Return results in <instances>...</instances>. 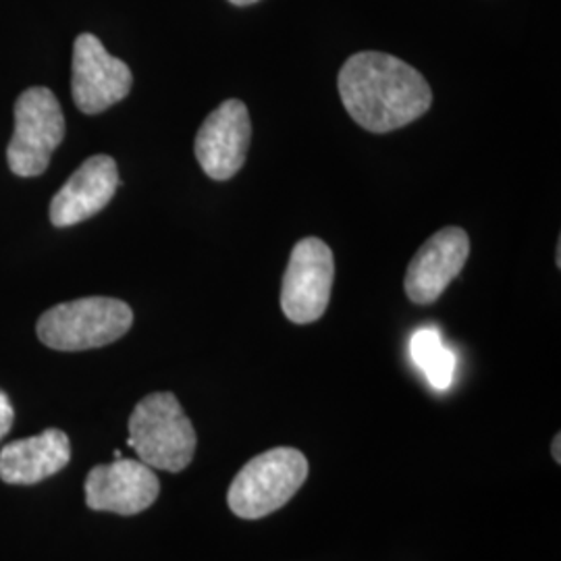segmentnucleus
Listing matches in <instances>:
<instances>
[{"label": "nucleus", "mask_w": 561, "mask_h": 561, "mask_svg": "<svg viewBox=\"0 0 561 561\" xmlns=\"http://www.w3.org/2000/svg\"><path fill=\"white\" fill-rule=\"evenodd\" d=\"M350 117L373 134H387L421 119L433 104L428 81L412 65L385 53H358L337 78Z\"/></svg>", "instance_id": "1"}, {"label": "nucleus", "mask_w": 561, "mask_h": 561, "mask_svg": "<svg viewBox=\"0 0 561 561\" xmlns=\"http://www.w3.org/2000/svg\"><path fill=\"white\" fill-rule=\"evenodd\" d=\"M196 431L173 393H150L129 416L127 445L152 470L181 472L196 454Z\"/></svg>", "instance_id": "2"}, {"label": "nucleus", "mask_w": 561, "mask_h": 561, "mask_svg": "<svg viewBox=\"0 0 561 561\" xmlns=\"http://www.w3.org/2000/svg\"><path fill=\"white\" fill-rule=\"evenodd\" d=\"M308 479V460L294 447H277L248 461L229 486L227 503L243 520L280 510Z\"/></svg>", "instance_id": "3"}, {"label": "nucleus", "mask_w": 561, "mask_h": 561, "mask_svg": "<svg viewBox=\"0 0 561 561\" xmlns=\"http://www.w3.org/2000/svg\"><path fill=\"white\" fill-rule=\"evenodd\" d=\"M134 324V312L115 298H81L46 310L38 321L42 343L57 352H83L121 340Z\"/></svg>", "instance_id": "4"}, {"label": "nucleus", "mask_w": 561, "mask_h": 561, "mask_svg": "<svg viewBox=\"0 0 561 561\" xmlns=\"http://www.w3.org/2000/svg\"><path fill=\"white\" fill-rule=\"evenodd\" d=\"M65 138V117L48 88H30L15 102V131L7 148L9 169L20 178H38Z\"/></svg>", "instance_id": "5"}, {"label": "nucleus", "mask_w": 561, "mask_h": 561, "mask_svg": "<svg viewBox=\"0 0 561 561\" xmlns=\"http://www.w3.org/2000/svg\"><path fill=\"white\" fill-rule=\"evenodd\" d=\"M335 279L333 250L319 238H304L291 250L283 275L280 308L296 324L319 321L327 312Z\"/></svg>", "instance_id": "6"}, {"label": "nucleus", "mask_w": 561, "mask_h": 561, "mask_svg": "<svg viewBox=\"0 0 561 561\" xmlns=\"http://www.w3.org/2000/svg\"><path fill=\"white\" fill-rule=\"evenodd\" d=\"M131 69L123 60L108 55V50L96 36H78L73 44L71 92L81 113H104L131 92Z\"/></svg>", "instance_id": "7"}, {"label": "nucleus", "mask_w": 561, "mask_h": 561, "mask_svg": "<svg viewBox=\"0 0 561 561\" xmlns=\"http://www.w3.org/2000/svg\"><path fill=\"white\" fill-rule=\"evenodd\" d=\"M252 123L248 106L238 99L219 104L202 123L196 136V159L202 171L215 181L238 175L248 159Z\"/></svg>", "instance_id": "8"}, {"label": "nucleus", "mask_w": 561, "mask_h": 561, "mask_svg": "<svg viewBox=\"0 0 561 561\" xmlns=\"http://www.w3.org/2000/svg\"><path fill=\"white\" fill-rule=\"evenodd\" d=\"M161 482L154 470L140 460L117 458L90 470L85 479V503L96 512L136 516L159 500Z\"/></svg>", "instance_id": "9"}, {"label": "nucleus", "mask_w": 561, "mask_h": 561, "mask_svg": "<svg viewBox=\"0 0 561 561\" xmlns=\"http://www.w3.org/2000/svg\"><path fill=\"white\" fill-rule=\"evenodd\" d=\"M470 256V238L460 227H445L424 241L405 273V294L414 304L439 300Z\"/></svg>", "instance_id": "10"}, {"label": "nucleus", "mask_w": 561, "mask_h": 561, "mask_svg": "<svg viewBox=\"0 0 561 561\" xmlns=\"http://www.w3.org/2000/svg\"><path fill=\"white\" fill-rule=\"evenodd\" d=\"M119 183L117 162L106 154L90 157L50 202V222L55 227H71L92 219L113 201Z\"/></svg>", "instance_id": "11"}, {"label": "nucleus", "mask_w": 561, "mask_h": 561, "mask_svg": "<svg viewBox=\"0 0 561 561\" xmlns=\"http://www.w3.org/2000/svg\"><path fill=\"white\" fill-rule=\"evenodd\" d=\"M69 460V437L59 428H46L38 437L2 447L0 479L9 484H34L60 472Z\"/></svg>", "instance_id": "12"}, {"label": "nucleus", "mask_w": 561, "mask_h": 561, "mask_svg": "<svg viewBox=\"0 0 561 561\" xmlns=\"http://www.w3.org/2000/svg\"><path fill=\"white\" fill-rule=\"evenodd\" d=\"M410 354L435 389L445 391L451 387L456 373V356L451 350L445 347L442 333L437 329L416 331L410 341Z\"/></svg>", "instance_id": "13"}, {"label": "nucleus", "mask_w": 561, "mask_h": 561, "mask_svg": "<svg viewBox=\"0 0 561 561\" xmlns=\"http://www.w3.org/2000/svg\"><path fill=\"white\" fill-rule=\"evenodd\" d=\"M15 421V410H13V403L7 398L4 391H0V442L7 437V433L11 431Z\"/></svg>", "instance_id": "14"}, {"label": "nucleus", "mask_w": 561, "mask_h": 561, "mask_svg": "<svg viewBox=\"0 0 561 561\" xmlns=\"http://www.w3.org/2000/svg\"><path fill=\"white\" fill-rule=\"evenodd\" d=\"M561 439H560V435H558V437H556V442H553V447H551V451H553V458H556V461H558V463H561Z\"/></svg>", "instance_id": "15"}, {"label": "nucleus", "mask_w": 561, "mask_h": 561, "mask_svg": "<svg viewBox=\"0 0 561 561\" xmlns=\"http://www.w3.org/2000/svg\"><path fill=\"white\" fill-rule=\"evenodd\" d=\"M231 4H236V7H248V4H254V2H259V0H229Z\"/></svg>", "instance_id": "16"}]
</instances>
